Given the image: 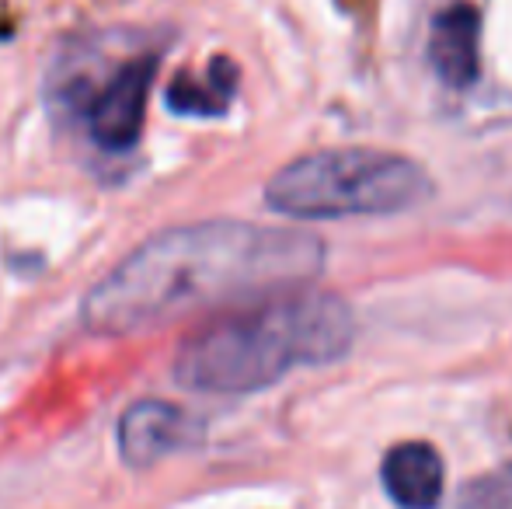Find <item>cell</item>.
I'll use <instances>...</instances> for the list:
<instances>
[{"label": "cell", "instance_id": "6", "mask_svg": "<svg viewBox=\"0 0 512 509\" xmlns=\"http://www.w3.org/2000/svg\"><path fill=\"white\" fill-rule=\"evenodd\" d=\"M432 70L446 88H471L481 70V14L471 4H450L436 14L429 35Z\"/></svg>", "mask_w": 512, "mask_h": 509}, {"label": "cell", "instance_id": "9", "mask_svg": "<svg viewBox=\"0 0 512 509\" xmlns=\"http://www.w3.org/2000/svg\"><path fill=\"white\" fill-rule=\"evenodd\" d=\"M453 509H512V464L464 485Z\"/></svg>", "mask_w": 512, "mask_h": 509}, {"label": "cell", "instance_id": "4", "mask_svg": "<svg viewBox=\"0 0 512 509\" xmlns=\"http://www.w3.org/2000/svg\"><path fill=\"white\" fill-rule=\"evenodd\" d=\"M157 77V53H136L108 70L102 81L70 74L53 88L60 109L81 119L88 140L105 154H126L140 143L147 98Z\"/></svg>", "mask_w": 512, "mask_h": 509}, {"label": "cell", "instance_id": "1", "mask_svg": "<svg viewBox=\"0 0 512 509\" xmlns=\"http://www.w3.org/2000/svg\"><path fill=\"white\" fill-rule=\"evenodd\" d=\"M324 269L321 238L307 231L209 220L143 241L84 297L95 335H136L199 307L293 290Z\"/></svg>", "mask_w": 512, "mask_h": 509}, {"label": "cell", "instance_id": "8", "mask_svg": "<svg viewBox=\"0 0 512 509\" xmlns=\"http://www.w3.org/2000/svg\"><path fill=\"white\" fill-rule=\"evenodd\" d=\"M237 95V67L227 56H216L203 77L178 74L168 88V109L178 116L216 119L230 109Z\"/></svg>", "mask_w": 512, "mask_h": 509}, {"label": "cell", "instance_id": "7", "mask_svg": "<svg viewBox=\"0 0 512 509\" xmlns=\"http://www.w3.org/2000/svg\"><path fill=\"white\" fill-rule=\"evenodd\" d=\"M380 478L401 509H436L443 499V457L429 443H398L384 457Z\"/></svg>", "mask_w": 512, "mask_h": 509}, {"label": "cell", "instance_id": "3", "mask_svg": "<svg viewBox=\"0 0 512 509\" xmlns=\"http://www.w3.org/2000/svg\"><path fill=\"white\" fill-rule=\"evenodd\" d=\"M429 192L425 168L405 154L317 150L276 171L265 185V203L293 220L391 217L425 203Z\"/></svg>", "mask_w": 512, "mask_h": 509}, {"label": "cell", "instance_id": "5", "mask_svg": "<svg viewBox=\"0 0 512 509\" xmlns=\"http://www.w3.org/2000/svg\"><path fill=\"white\" fill-rule=\"evenodd\" d=\"M199 440V426L192 415L161 398L136 401L119 419V454L129 468H150L161 457L192 447Z\"/></svg>", "mask_w": 512, "mask_h": 509}, {"label": "cell", "instance_id": "2", "mask_svg": "<svg viewBox=\"0 0 512 509\" xmlns=\"http://www.w3.org/2000/svg\"><path fill=\"white\" fill-rule=\"evenodd\" d=\"M356 342V314L335 293H283L255 311L223 314L182 342L175 381L203 394H251L293 367L342 360Z\"/></svg>", "mask_w": 512, "mask_h": 509}]
</instances>
